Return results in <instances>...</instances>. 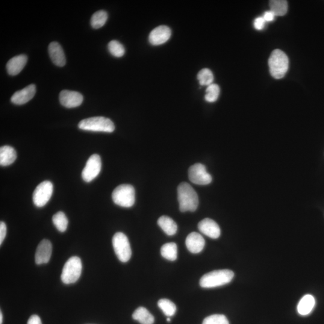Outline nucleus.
Returning <instances> with one entry per match:
<instances>
[{
    "label": "nucleus",
    "mask_w": 324,
    "mask_h": 324,
    "mask_svg": "<svg viewBox=\"0 0 324 324\" xmlns=\"http://www.w3.org/2000/svg\"><path fill=\"white\" fill-rule=\"evenodd\" d=\"M27 57L25 55H19L11 58L6 65L7 71L11 76L18 75L27 63Z\"/></svg>",
    "instance_id": "obj_18"
},
{
    "label": "nucleus",
    "mask_w": 324,
    "mask_h": 324,
    "mask_svg": "<svg viewBox=\"0 0 324 324\" xmlns=\"http://www.w3.org/2000/svg\"><path fill=\"white\" fill-rule=\"evenodd\" d=\"M48 52L51 60L56 66L63 67L66 64V57L63 48L58 42L49 44Z\"/></svg>",
    "instance_id": "obj_17"
},
{
    "label": "nucleus",
    "mask_w": 324,
    "mask_h": 324,
    "mask_svg": "<svg viewBox=\"0 0 324 324\" xmlns=\"http://www.w3.org/2000/svg\"><path fill=\"white\" fill-rule=\"evenodd\" d=\"M167 322H169V323L170 322V318H167Z\"/></svg>",
    "instance_id": "obj_37"
},
{
    "label": "nucleus",
    "mask_w": 324,
    "mask_h": 324,
    "mask_svg": "<svg viewBox=\"0 0 324 324\" xmlns=\"http://www.w3.org/2000/svg\"><path fill=\"white\" fill-rule=\"evenodd\" d=\"M113 245L115 253L121 262L127 263L130 260L132 256V249L128 238L125 234L117 232L115 234L113 238Z\"/></svg>",
    "instance_id": "obj_7"
},
{
    "label": "nucleus",
    "mask_w": 324,
    "mask_h": 324,
    "mask_svg": "<svg viewBox=\"0 0 324 324\" xmlns=\"http://www.w3.org/2000/svg\"><path fill=\"white\" fill-rule=\"evenodd\" d=\"M17 158L15 150L10 146H5L0 148V164L7 166L14 163Z\"/></svg>",
    "instance_id": "obj_19"
},
{
    "label": "nucleus",
    "mask_w": 324,
    "mask_h": 324,
    "mask_svg": "<svg viewBox=\"0 0 324 324\" xmlns=\"http://www.w3.org/2000/svg\"><path fill=\"white\" fill-rule=\"evenodd\" d=\"M82 270L81 259L73 256L64 264L61 275V279L64 284H74L80 278Z\"/></svg>",
    "instance_id": "obj_5"
},
{
    "label": "nucleus",
    "mask_w": 324,
    "mask_h": 324,
    "mask_svg": "<svg viewBox=\"0 0 324 324\" xmlns=\"http://www.w3.org/2000/svg\"><path fill=\"white\" fill-rule=\"evenodd\" d=\"M270 10L276 16H284L288 11V2L285 0H272L270 1Z\"/></svg>",
    "instance_id": "obj_24"
},
{
    "label": "nucleus",
    "mask_w": 324,
    "mask_h": 324,
    "mask_svg": "<svg viewBox=\"0 0 324 324\" xmlns=\"http://www.w3.org/2000/svg\"><path fill=\"white\" fill-rule=\"evenodd\" d=\"M171 36V30L166 25H161L150 32L149 42L152 45L158 46L166 43Z\"/></svg>",
    "instance_id": "obj_12"
},
{
    "label": "nucleus",
    "mask_w": 324,
    "mask_h": 324,
    "mask_svg": "<svg viewBox=\"0 0 324 324\" xmlns=\"http://www.w3.org/2000/svg\"><path fill=\"white\" fill-rule=\"evenodd\" d=\"M7 234L6 225L4 222H0V245L3 242Z\"/></svg>",
    "instance_id": "obj_32"
},
{
    "label": "nucleus",
    "mask_w": 324,
    "mask_h": 324,
    "mask_svg": "<svg viewBox=\"0 0 324 324\" xmlns=\"http://www.w3.org/2000/svg\"><path fill=\"white\" fill-rule=\"evenodd\" d=\"M198 229L203 234L213 239H217L220 235V229L218 224L211 219H203L198 224Z\"/></svg>",
    "instance_id": "obj_15"
},
{
    "label": "nucleus",
    "mask_w": 324,
    "mask_h": 324,
    "mask_svg": "<svg viewBox=\"0 0 324 324\" xmlns=\"http://www.w3.org/2000/svg\"><path fill=\"white\" fill-rule=\"evenodd\" d=\"M234 273L229 270H215L203 276L199 284L202 288H212L225 285L231 282Z\"/></svg>",
    "instance_id": "obj_2"
},
{
    "label": "nucleus",
    "mask_w": 324,
    "mask_h": 324,
    "mask_svg": "<svg viewBox=\"0 0 324 324\" xmlns=\"http://www.w3.org/2000/svg\"><path fill=\"white\" fill-rule=\"evenodd\" d=\"M219 94L220 87L219 85L212 84L209 85L206 90L205 101L210 103L216 102L219 98Z\"/></svg>",
    "instance_id": "obj_28"
},
{
    "label": "nucleus",
    "mask_w": 324,
    "mask_h": 324,
    "mask_svg": "<svg viewBox=\"0 0 324 324\" xmlns=\"http://www.w3.org/2000/svg\"><path fill=\"white\" fill-rule=\"evenodd\" d=\"M133 319L141 324H153L155 318L147 309L144 307L138 308L132 315Z\"/></svg>",
    "instance_id": "obj_22"
},
{
    "label": "nucleus",
    "mask_w": 324,
    "mask_h": 324,
    "mask_svg": "<svg viewBox=\"0 0 324 324\" xmlns=\"http://www.w3.org/2000/svg\"><path fill=\"white\" fill-rule=\"evenodd\" d=\"M2 320H3V317H2V312H0V324H2Z\"/></svg>",
    "instance_id": "obj_36"
},
{
    "label": "nucleus",
    "mask_w": 324,
    "mask_h": 324,
    "mask_svg": "<svg viewBox=\"0 0 324 324\" xmlns=\"http://www.w3.org/2000/svg\"><path fill=\"white\" fill-rule=\"evenodd\" d=\"M78 128L83 131L112 133L115 130L114 124L104 117L88 118L79 122Z\"/></svg>",
    "instance_id": "obj_4"
},
{
    "label": "nucleus",
    "mask_w": 324,
    "mask_h": 324,
    "mask_svg": "<svg viewBox=\"0 0 324 324\" xmlns=\"http://www.w3.org/2000/svg\"><path fill=\"white\" fill-rule=\"evenodd\" d=\"M52 222L58 230L61 232L66 231L69 220L63 212L59 211L52 217Z\"/></svg>",
    "instance_id": "obj_26"
},
{
    "label": "nucleus",
    "mask_w": 324,
    "mask_h": 324,
    "mask_svg": "<svg viewBox=\"0 0 324 324\" xmlns=\"http://www.w3.org/2000/svg\"><path fill=\"white\" fill-rule=\"evenodd\" d=\"M27 324H42V321H41L40 318L39 316H37L36 315H32V316L29 318Z\"/></svg>",
    "instance_id": "obj_35"
},
{
    "label": "nucleus",
    "mask_w": 324,
    "mask_h": 324,
    "mask_svg": "<svg viewBox=\"0 0 324 324\" xmlns=\"http://www.w3.org/2000/svg\"><path fill=\"white\" fill-rule=\"evenodd\" d=\"M266 22V20H264L263 17H258L255 19L253 25H254L255 29H258V30H261L264 28Z\"/></svg>",
    "instance_id": "obj_33"
},
{
    "label": "nucleus",
    "mask_w": 324,
    "mask_h": 324,
    "mask_svg": "<svg viewBox=\"0 0 324 324\" xmlns=\"http://www.w3.org/2000/svg\"><path fill=\"white\" fill-rule=\"evenodd\" d=\"M158 306L167 317H172L176 313L175 305L168 299H163L159 300Z\"/></svg>",
    "instance_id": "obj_27"
},
{
    "label": "nucleus",
    "mask_w": 324,
    "mask_h": 324,
    "mask_svg": "<svg viewBox=\"0 0 324 324\" xmlns=\"http://www.w3.org/2000/svg\"><path fill=\"white\" fill-rule=\"evenodd\" d=\"M315 305V300L314 297L311 295H306L300 300L297 311L299 314L303 316L308 315L313 310Z\"/></svg>",
    "instance_id": "obj_21"
},
{
    "label": "nucleus",
    "mask_w": 324,
    "mask_h": 324,
    "mask_svg": "<svg viewBox=\"0 0 324 324\" xmlns=\"http://www.w3.org/2000/svg\"><path fill=\"white\" fill-rule=\"evenodd\" d=\"M108 13L105 10L96 11L93 14L91 18V25L94 29H99L102 27L107 22L108 20Z\"/></svg>",
    "instance_id": "obj_25"
},
{
    "label": "nucleus",
    "mask_w": 324,
    "mask_h": 324,
    "mask_svg": "<svg viewBox=\"0 0 324 324\" xmlns=\"http://www.w3.org/2000/svg\"><path fill=\"white\" fill-rule=\"evenodd\" d=\"M108 50L112 55L118 58L123 57L125 53V47L117 40H112L109 43Z\"/></svg>",
    "instance_id": "obj_29"
},
{
    "label": "nucleus",
    "mask_w": 324,
    "mask_h": 324,
    "mask_svg": "<svg viewBox=\"0 0 324 324\" xmlns=\"http://www.w3.org/2000/svg\"><path fill=\"white\" fill-rule=\"evenodd\" d=\"M101 158L98 155L91 156L82 172V177L87 182L92 181L101 172Z\"/></svg>",
    "instance_id": "obj_9"
},
{
    "label": "nucleus",
    "mask_w": 324,
    "mask_h": 324,
    "mask_svg": "<svg viewBox=\"0 0 324 324\" xmlns=\"http://www.w3.org/2000/svg\"><path fill=\"white\" fill-rule=\"evenodd\" d=\"M199 84L201 85H209L213 84L214 76L210 69H203L197 76Z\"/></svg>",
    "instance_id": "obj_30"
},
{
    "label": "nucleus",
    "mask_w": 324,
    "mask_h": 324,
    "mask_svg": "<svg viewBox=\"0 0 324 324\" xmlns=\"http://www.w3.org/2000/svg\"><path fill=\"white\" fill-rule=\"evenodd\" d=\"M36 92V85L34 84L29 85L28 86L23 88L22 90L14 93L12 97H11V101L13 104L17 105L25 104L33 98Z\"/></svg>",
    "instance_id": "obj_14"
},
{
    "label": "nucleus",
    "mask_w": 324,
    "mask_h": 324,
    "mask_svg": "<svg viewBox=\"0 0 324 324\" xmlns=\"http://www.w3.org/2000/svg\"><path fill=\"white\" fill-rule=\"evenodd\" d=\"M179 210L181 212L196 211L199 205L198 194L187 182H182L177 188Z\"/></svg>",
    "instance_id": "obj_1"
},
{
    "label": "nucleus",
    "mask_w": 324,
    "mask_h": 324,
    "mask_svg": "<svg viewBox=\"0 0 324 324\" xmlns=\"http://www.w3.org/2000/svg\"><path fill=\"white\" fill-rule=\"evenodd\" d=\"M52 246L51 241L44 239L37 246L35 255V261L37 265L47 264L51 259Z\"/></svg>",
    "instance_id": "obj_13"
},
{
    "label": "nucleus",
    "mask_w": 324,
    "mask_h": 324,
    "mask_svg": "<svg viewBox=\"0 0 324 324\" xmlns=\"http://www.w3.org/2000/svg\"><path fill=\"white\" fill-rule=\"evenodd\" d=\"M202 324H229L227 318L223 315H213L205 318Z\"/></svg>",
    "instance_id": "obj_31"
},
{
    "label": "nucleus",
    "mask_w": 324,
    "mask_h": 324,
    "mask_svg": "<svg viewBox=\"0 0 324 324\" xmlns=\"http://www.w3.org/2000/svg\"><path fill=\"white\" fill-rule=\"evenodd\" d=\"M205 244L204 238L198 232H191L185 240V245L191 253H199L204 249Z\"/></svg>",
    "instance_id": "obj_16"
},
{
    "label": "nucleus",
    "mask_w": 324,
    "mask_h": 324,
    "mask_svg": "<svg viewBox=\"0 0 324 324\" xmlns=\"http://www.w3.org/2000/svg\"><path fill=\"white\" fill-rule=\"evenodd\" d=\"M275 14L272 11H267L264 13L263 18L266 22H272L275 18Z\"/></svg>",
    "instance_id": "obj_34"
},
{
    "label": "nucleus",
    "mask_w": 324,
    "mask_h": 324,
    "mask_svg": "<svg viewBox=\"0 0 324 324\" xmlns=\"http://www.w3.org/2000/svg\"><path fill=\"white\" fill-rule=\"evenodd\" d=\"M158 223L162 230L169 236L175 235L177 231V225L174 220L168 216H161L158 219Z\"/></svg>",
    "instance_id": "obj_20"
},
{
    "label": "nucleus",
    "mask_w": 324,
    "mask_h": 324,
    "mask_svg": "<svg viewBox=\"0 0 324 324\" xmlns=\"http://www.w3.org/2000/svg\"><path fill=\"white\" fill-rule=\"evenodd\" d=\"M115 204L120 207L130 208L135 202V190L132 185L122 184L117 187L112 194Z\"/></svg>",
    "instance_id": "obj_6"
},
{
    "label": "nucleus",
    "mask_w": 324,
    "mask_h": 324,
    "mask_svg": "<svg viewBox=\"0 0 324 324\" xmlns=\"http://www.w3.org/2000/svg\"><path fill=\"white\" fill-rule=\"evenodd\" d=\"M188 178L191 182L198 185H207L211 183L212 177L208 173L204 164L196 163L188 169Z\"/></svg>",
    "instance_id": "obj_10"
},
{
    "label": "nucleus",
    "mask_w": 324,
    "mask_h": 324,
    "mask_svg": "<svg viewBox=\"0 0 324 324\" xmlns=\"http://www.w3.org/2000/svg\"><path fill=\"white\" fill-rule=\"evenodd\" d=\"M161 252L162 256L167 260L175 261L177 258V246L174 243L164 244L162 247Z\"/></svg>",
    "instance_id": "obj_23"
},
{
    "label": "nucleus",
    "mask_w": 324,
    "mask_h": 324,
    "mask_svg": "<svg viewBox=\"0 0 324 324\" xmlns=\"http://www.w3.org/2000/svg\"><path fill=\"white\" fill-rule=\"evenodd\" d=\"M53 189V184L49 181H44L38 185L32 195L34 205L37 207H44L51 199Z\"/></svg>",
    "instance_id": "obj_8"
},
{
    "label": "nucleus",
    "mask_w": 324,
    "mask_h": 324,
    "mask_svg": "<svg viewBox=\"0 0 324 324\" xmlns=\"http://www.w3.org/2000/svg\"><path fill=\"white\" fill-rule=\"evenodd\" d=\"M269 65L271 75L273 78L277 79L284 78L289 67L287 55L281 50H275L270 55Z\"/></svg>",
    "instance_id": "obj_3"
},
{
    "label": "nucleus",
    "mask_w": 324,
    "mask_h": 324,
    "mask_svg": "<svg viewBox=\"0 0 324 324\" xmlns=\"http://www.w3.org/2000/svg\"><path fill=\"white\" fill-rule=\"evenodd\" d=\"M83 96L77 91L63 90L60 94L61 104L67 108L79 107L83 102Z\"/></svg>",
    "instance_id": "obj_11"
}]
</instances>
